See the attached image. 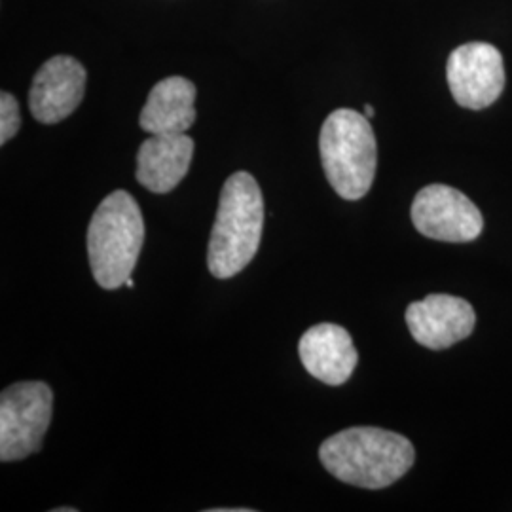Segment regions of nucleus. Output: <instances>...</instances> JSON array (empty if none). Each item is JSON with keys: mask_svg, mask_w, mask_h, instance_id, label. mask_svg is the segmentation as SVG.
I'll use <instances>...</instances> for the list:
<instances>
[{"mask_svg": "<svg viewBox=\"0 0 512 512\" xmlns=\"http://www.w3.org/2000/svg\"><path fill=\"white\" fill-rule=\"evenodd\" d=\"M319 459L330 475L351 486L382 490L414 465L412 442L380 427H349L325 440Z\"/></svg>", "mask_w": 512, "mask_h": 512, "instance_id": "f257e3e1", "label": "nucleus"}, {"mask_svg": "<svg viewBox=\"0 0 512 512\" xmlns=\"http://www.w3.org/2000/svg\"><path fill=\"white\" fill-rule=\"evenodd\" d=\"M264 200L255 177L238 171L220 192L217 220L211 230L207 266L217 279H230L245 270L260 247Z\"/></svg>", "mask_w": 512, "mask_h": 512, "instance_id": "f03ea898", "label": "nucleus"}, {"mask_svg": "<svg viewBox=\"0 0 512 512\" xmlns=\"http://www.w3.org/2000/svg\"><path fill=\"white\" fill-rule=\"evenodd\" d=\"M145 243V220L139 203L116 190L99 203L88 226V258L93 279L105 291L126 285Z\"/></svg>", "mask_w": 512, "mask_h": 512, "instance_id": "7ed1b4c3", "label": "nucleus"}, {"mask_svg": "<svg viewBox=\"0 0 512 512\" xmlns=\"http://www.w3.org/2000/svg\"><path fill=\"white\" fill-rule=\"evenodd\" d=\"M319 152L334 192L348 202L365 198L378 165L376 137L365 114L334 110L321 128Z\"/></svg>", "mask_w": 512, "mask_h": 512, "instance_id": "20e7f679", "label": "nucleus"}, {"mask_svg": "<svg viewBox=\"0 0 512 512\" xmlns=\"http://www.w3.org/2000/svg\"><path fill=\"white\" fill-rule=\"evenodd\" d=\"M54 393L44 382H18L0 395V461L37 454L52 421Z\"/></svg>", "mask_w": 512, "mask_h": 512, "instance_id": "39448f33", "label": "nucleus"}, {"mask_svg": "<svg viewBox=\"0 0 512 512\" xmlns=\"http://www.w3.org/2000/svg\"><path fill=\"white\" fill-rule=\"evenodd\" d=\"M412 222L425 238L467 243L482 234L480 209L463 192L446 184L421 188L412 203Z\"/></svg>", "mask_w": 512, "mask_h": 512, "instance_id": "423d86ee", "label": "nucleus"}, {"mask_svg": "<svg viewBox=\"0 0 512 512\" xmlns=\"http://www.w3.org/2000/svg\"><path fill=\"white\" fill-rule=\"evenodd\" d=\"M446 78L459 107L488 109L505 90L503 55L486 42L463 44L448 57Z\"/></svg>", "mask_w": 512, "mask_h": 512, "instance_id": "0eeeda50", "label": "nucleus"}, {"mask_svg": "<svg viewBox=\"0 0 512 512\" xmlns=\"http://www.w3.org/2000/svg\"><path fill=\"white\" fill-rule=\"evenodd\" d=\"M406 325L420 346L440 351L469 338L475 330L476 315L463 298L429 294L408 306Z\"/></svg>", "mask_w": 512, "mask_h": 512, "instance_id": "6e6552de", "label": "nucleus"}, {"mask_svg": "<svg viewBox=\"0 0 512 512\" xmlns=\"http://www.w3.org/2000/svg\"><path fill=\"white\" fill-rule=\"evenodd\" d=\"M86 69L69 55H55L35 74L29 109L40 124H59L69 118L84 99Z\"/></svg>", "mask_w": 512, "mask_h": 512, "instance_id": "1a4fd4ad", "label": "nucleus"}, {"mask_svg": "<svg viewBox=\"0 0 512 512\" xmlns=\"http://www.w3.org/2000/svg\"><path fill=\"white\" fill-rule=\"evenodd\" d=\"M298 355L311 376L327 385L346 384L359 363L351 334L334 323L306 330L298 344Z\"/></svg>", "mask_w": 512, "mask_h": 512, "instance_id": "9d476101", "label": "nucleus"}, {"mask_svg": "<svg viewBox=\"0 0 512 512\" xmlns=\"http://www.w3.org/2000/svg\"><path fill=\"white\" fill-rule=\"evenodd\" d=\"M194 141L186 133L152 135L139 148L135 177L154 194H167L183 181L192 164Z\"/></svg>", "mask_w": 512, "mask_h": 512, "instance_id": "9b49d317", "label": "nucleus"}, {"mask_svg": "<svg viewBox=\"0 0 512 512\" xmlns=\"http://www.w3.org/2000/svg\"><path fill=\"white\" fill-rule=\"evenodd\" d=\"M196 86L183 76L160 80L141 110L139 124L148 135L186 133L196 122Z\"/></svg>", "mask_w": 512, "mask_h": 512, "instance_id": "f8f14e48", "label": "nucleus"}, {"mask_svg": "<svg viewBox=\"0 0 512 512\" xmlns=\"http://www.w3.org/2000/svg\"><path fill=\"white\" fill-rule=\"evenodd\" d=\"M21 128L19 105L12 93L2 92L0 95V145H6L16 137Z\"/></svg>", "mask_w": 512, "mask_h": 512, "instance_id": "ddd939ff", "label": "nucleus"}, {"mask_svg": "<svg viewBox=\"0 0 512 512\" xmlns=\"http://www.w3.org/2000/svg\"><path fill=\"white\" fill-rule=\"evenodd\" d=\"M376 114V110H374V107L372 105H365V116L366 118H372Z\"/></svg>", "mask_w": 512, "mask_h": 512, "instance_id": "4468645a", "label": "nucleus"}, {"mask_svg": "<svg viewBox=\"0 0 512 512\" xmlns=\"http://www.w3.org/2000/svg\"><path fill=\"white\" fill-rule=\"evenodd\" d=\"M76 509H71V507H63V509H55V512H74Z\"/></svg>", "mask_w": 512, "mask_h": 512, "instance_id": "2eb2a0df", "label": "nucleus"}, {"mask_svg": "<svg viewBox=\"0 0 512 512\" xmlns=\"http://www.w3.org/2000/svg\"><path fill=\"white\" fill-rule=\"evenodd\" d=\"M126 287H129V289H133V287H135V283H133V279H131V277L126 281Z\"/></svg>", "mask_w": 512, "mask_h": 512, "instance_id": "dca6fc26", "label": "nucleus"}]
</instances>
